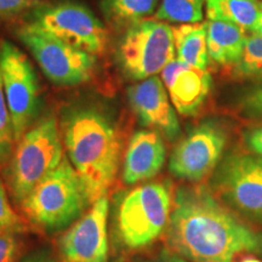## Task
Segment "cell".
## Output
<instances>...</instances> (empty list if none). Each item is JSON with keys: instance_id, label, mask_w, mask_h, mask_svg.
Returning <instances> with one entry per match:
<instances>
[{"instance_id": "17", "label": "cell", "mask_w": 262, "mask_h": 262, "mask_svg": "<svg viewBox=\"0 0 262 262\" xmlns=\"http://www.w3.org/2000/svg\"><path fill=\"white\" fill-rule=\"evenodd\" d=\"M176 58L199 70L209 64L208 40L205 24H183L172 27Z\"/></svg>"}, {"instance_id": "29", "label": "cell", "mask_w": 262, "mask_h": 262, "mask_svg": "<svg viewBox=\"0 0 262 262\" xmlns=\"http://www.w3.org/2000/svg\"><path fill=\"white\" fill-rule=\"evenodd\" d=\"M19 262H56L54 254L50 249L41 248L32 251L27 256H25Z\"/></svg>"}, {"instance_id": "31", "label": "cell", "mask_w": 262, "mask_h": 262, "mask_svg": "<svg viewBox=\"0 0 262 262\" xmlns=\"http://www.w3.org/2000/svg\"><path fill=\"white\" fill-rule=\"evenodd\" d=\"M241 262H262V261L258 260V258H256V257H254V256H248V257H244Z\"/></svg>"}, {"instance_id": "9", "label": "cell", "mask_w": 262, "mask_h": 262, "mask_svg": "<svg viewBox=\"0 0 262 262\" xmlns=\"http://www.w3.org/2000/svg\"><path fill=\"white\" fill-rule=\"evenodd\" d=\"M29 25L94 56L102 54L106 49V28L83 5L61 3L37 9L33 12Z\"/></svg>"}, {"instance_id": "27", "label": "cell", "mask_w": 262, "mask_h": 262, "mask_svg": "<svg viewBox=\"0 0 262 262\" xmlns=\"http://www.w3.org/2000/svg\"><path fill=\"white\" fill-rule=\"evenodd\" d=\"M244 139L248 148L262 158V125L247 131Z\"/></svg>"}, {"instance_id": "26", "label": "cell", "mask_w": 262, "mask_h": 262, "mask_svg": "<svg viewBox=\"0 0 262 262\" xmlns=\"http://www.w3.org/2000/svg\"><path fill=\"white\" fill-rule=\"evenodd\" d=\"M39 0H0V16L12 15L37 5Z\"/></svg>"}, {"instance_id": "32", "label": "cell", "mask_w": 262, "mask_h": 262, "mask_svg": "<svg viewBox=\"0 0 262 262\" xmlns=\"http://www.w3.org/2000/svg\"><path fill=\"white\" fill-rule=\"evenodd\" d=\"M260 8H261V9H262V2H261V3H260Z\"/></svg>"}, {"instance_id": "20", "label": "cell", "mask_w": 262, "mask_h": 262, "mask_svg": "<svg viewBox=\"0 0 262 262\" xmlns=\"http://www.w3.org/2000/svg\"><path fill=\"white\" fill-rule=\"evenodd\" d=\"M205 0H162L155 17L172 24H196L203 18Z\"/></svg>"}, {"instance_id": "6", "label": "cell", "mask_w": 262, "mask_h": 262, "mask_svg": "<svg viewBox=\"0 0 262 262\" xmlns=\"http://www.w3.org/2000/svg\"><path fill=\"white\" fill-rule=\"evenodd\" d=\"M117 58L133 80L141 81L162 73L176 58L172 27L159 19L131 25L118 45Z\"/></svg>"}, {"instance_id": "28", "label": "cell", "mask_w": 262, "mask_h": 262, "mask_svg": "<svg viewBox=\"0 0 262 262\" xmlns=\"http://www.w3.org/2000/svg\"><path fill=\"white\" fill-rule=\"evenodd\" d=\"M134 262H191L187 258L182 257L181 255L176 254L175 251L169 250V249H162L158 254L152 257L147 258H137Z\"/></svg>"}, {"instance_id": "16", "label": "cell", "mask_w": 262, "mask_h": 262, "mask_svg": "<svg viewBox=\"0 0 262 262\" xmlns=\"http://www.w3.org/2000/svg\"><path fill=\"white\" fill-rule=\"evenodd\" d=\"M247 39V32L237 25L220 19L206 22L209 57L216 63L233 67L243 54Z\"/></svg>"}, {"instance_id": "23", "label": "cell", "mask_w": 262, "mask_h": 262, "mask_svg": "<svg viewBox=\"0 0 262 262\" xmlns=\"http://www.w3.org/2000/svg\"><path fill=\"white\" fill-rule=\"evenodd\" d=\"M24 228V222L10 204L4 183L0 181V232H15Z\"/></svg>"}, {"instance_id": "1", "label": "cell", "mask_w": 262, "mask_h": 262, "mask_svg": "<svg viewBox=\"0 0 262 262\" xmlns=\"http://www.w3.org/2000/svg\"><path fill=\"white\" fill-rule=\"evenodd\" d=\"M165 231L171 250L191 262H234L242 253H262V234L205 186L178 188Z\"/></svg>"}, {"instance_id": "4", "label": "cell", "mask_w": 262, "mask_h": 262, "mask_svg": "<svg viewBox=\"0 0 262 262\" xmlns=\"http://www.w3.org/2000/svg\"><path fill=\"white\" fill-rule=\"evenodd\" d=\"M64 158L61 134L55 118L32 126L16 142L8 168V186L12 199L21 205L32 189L60 165Z\"/></svg>"}, {"instance_id": "12", "label": "cell", "mask_w": 262, "mask_h": 262, "mask_svg": "<svg viewBox=\"0 0 262 262\" xmlns=\"http://www.w3.org/2000/svg\"><path fill=\"white\" fill-rule=\"evenodd\" d=\"M108 215L110 203L102 196L60 239L63 262L108 261Z\"/></svg>"}, {"instance_id": "14", "label": "cell", "mask_w": 262, "mask_h": 262, "mask_svg": "<svg viewBox=\"0 0 262 262\" xmlns=\"http://www.w3.org/2000/svg\"><path fill=\"white\" fill-rule=\"evenodd\" d=\"M162 80L176 112L185 117L198 113L211 89L208 70L192 67L178 58L162 71Z\"/></svg>"}, {"instance_id": "7", "label": "cell", "mask_w": 262, "mask_h": 262, "mask_svg": "<svg viewBox=\"0 0 262 262\" xmlns=\"http://www.w3.org/2000/svg\"><path fill=\"white\" fill-rule=\"evenodd\" d=\"M0 72L16 143L40 111V88L27 56L9 40L0 42Z\"/></svg>"}, {"instance_id": "25", "label": "cell", "mask_w": 262, "mask_h": 262, "mask_svg": "<svg viewBox=\"0 0 262 262\" xmlns=\"http://www.w3.org/2000/svg\"><path fill=\"white\" fill-rule=\"evenodd\" d=\"M17 249L14 232H0V262H14Z\"/></svg>"}, {"instance_id": "21", "label": "cell", "mask_w": 262, "mask_h": 262, "mask_svg": "<svg viewBox=\"0 0 262 262\" xmlns=\"http://www.w3.org/2000/svg\"><path fill=\"white\" fill-rule=\"evenodd\" d=\"M232 68L239 79L262 80V37L249 35L243 54Z\"/></svg>"}, {"instance_id": "19", "label": "cell", "mask_w": 262, "mask_h": 262, "mask_svg": "<svg viewBox=\"0 0 262 262\" xmlns=\"http://www.w3.org/2000/svg\"><path fill=\"white\" fill-rule=\"evenodd\" d=\"M159 0H104L107 15L123 24H137L156 14Z\"/></svg>"}, {"instance_id": "13", "label": "cell", "mask_w": 262, "mask_h": 262, "mask_svg": "<svg viewBox=\"0 0 262 262\" xmlns=\"http://www.w3.org/2000/svg\"><path fill=\"white\" fill-rule=\"evenodd\" d=\"M127 98L142 125L152 127L169 141L180 136L181 129L176 110L159 77L155 75L130 86Z\"/></svg>"}, {"instance_id": "22", "label": "cell", "mask_w": 262, "mask_h": 262, "mask_svg": "<svg viewBox=\"0 0 262 262\" xmlns=\"http://www.w3.org/2000/svg\"><path fill=\"white\" fill-rule=\"evenodd\" d=\"M15 145L12 133L11 117H10L8 101H6L4 84L0 72V165H3L12 155V147Z\"/></svg>"}, {"instance_id": "10", "label": "cell", "mask_w": 262, "mask_h": 262, "mask_svg": "<svg viewBox=\"0 0 262 262\" xmlns=\"http://www.w3.org/2000/svg\"><path fill=\"white\" fill-rule=\"evenodd\" d=\"M212 185L235 211L262 222V158L254 153H232L216 170Z\"/></svg>"}, {"instance_id": "5", "label": "cell", "mask_w": 262, "mask_h": 262, "mask_svg": "<svg viewBox=\"0 0 262 262\" xmlns=\"http://www.w3.org/2000/svg\"><path fill=\"white\" fill-rule=\"evenodd\" d=\"M171 196L165 185L152 182L127 192L117 209V231L127 249H141L156 241L166 228Z\"/></svg>"}, {"instance_id": "11", "label": "cell", "mask_w": 262, "mask_h": 262, "mask_svg": "<svg viewBox=\"0 0 262 262\" xmlns=\"http://www.w3.org/2000/svg\"><path fill=\"white\" fill-rule=\"evenodd\" d=\"M226 143L227 135L220 125L212 122L199 124L173 148L170 172L183 181H202L217 166Z\"/></svg>"}, {"instance_id": "3", "label": "cell", "mask_w": 262, "mask_h": 262, "mask_svg": "<svg viewBox=\"0 0 262 262\" xmlns=\"http://www.w3.org/2000/svg\"><path fill=\"white\" fill-rule=\"evenodd\" d=\"M89 205L83 183L67 157L21 203L29 220L47 231L67 228Z\"/></svg>"}, {"instance_id": "8", "label": "cell", "mask_w": 262, "mask_h": 262, "mask_svg": "<svg viewBox=\"0 0 262 262\" xmlns=\"http://www.w3.org/2000/svg\"><path fill=\"white\" fill-rule=\"evenodd\" d=\"M18 38L54 84L79 85L93 77L96 60L89 52L72 47L29 24L19 29Z\"/></svg>"}, {"instance_id": "30", "label": "cell", "mask_w": 262, "mask_h": 262, "mask_svg": "<svg viewBox=\"0 0 262 262\" xmlns=\"http://www.w3.org/2000/svg\"><path fill=\"white\" fill-rule=\"evenodd\" d=\"M251 34H255V35H258V37H262V15H261L260 19H258L256 27L254 28V31H253V33H251Z\"/></svg>"}, {"instance_id": "15", "label": "cell", "mask_w": 262, "mask_h": 262, "mask_svg": "<svg viewBox=\"0 0 262 262\" xmlns=\"http://www.w3.org/2000/svg\"><path fill=\"white\" fill-rule=\"evenodd\" d=\"M166 148L156 130H139L131 137L123 165V181L137 185L155 178L163 168Z\"/></svg>"}, {"instance_id": "2", "label": "cell", "mask_w": 262, "mask_h": 262, "mask_svg": "<svg viewBox=\"0 0 262 262\" xmlns=\"http://www.w3.org/2000/svg\"><path fill=\"white\" fill-rule=\"evenodd\" d=\"M63 139L67 158L94 204L106 196L119 170L120 141L116 127L97 110L78 108L66 117Z\"/></svg>"}, {"instance_id": "18", "label": "cell", "mask_w": 262, "mask_h": 262, "mask_svg": "<svg viewBox=\"0 0 262 262\" xmlns=\"http://www.w3.org/2000/svg\"><path fill=\"white\" fill-rule=\"evenodd\" d=\"M209 19H220L253 33L262 15L257 0H205Z\"/></svg>"}, {"instance_id": "24", "label": "cell", "mask_w": 262, "mask_h": 262, "mask_svg": "<svg viewBox=\"0 0 262 262\" xmlns=\"http://www.w3.org/2000/svg\"><path fill=\"white\" fill-rule=\"evenodd\" d=\"M242 111L250 118L262 117V85L245 96L242 103Z\"/></svg>"}]
</instances>
